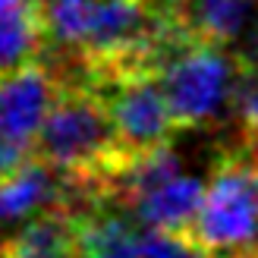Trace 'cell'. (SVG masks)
Returning <instances> with one entry per match:
<instances>
[{
    "label": "cell",
    "instance_id": "cell-1",
    "mask_svg": "<svg viewBox=\"0 0 258 258\" xmlns=\"http://www.w3.org/2000/svg\"><path fill=\"white\" fill-rule=\"evenodd\" d=\"M192 236L211 258H258V145L217 158Z\"/></svg>",
    "mask_w": 258,
    "mask_h": 258
},
{
    "label": "cell",
    "instance_id": "cell-2",
    "mask_svg": "<svg viewBox=\"0 0 258 258\" xmlns=\"http://www.w3.org/2000/svg\"><path fill=\"white\" fill-rule=\"evenodd\" d=\"M239 54L192 38L161 67V85L179 129L208 126L230 107L239 76Z\"/></svg>",
    "mask_w": 258,
    "mask_h": 258
},
{
    "label": "cell",
    "instance_id": "cell-3",
    "mask_svg": "<svg viewBox=\"0 0 258 258\" xmlns=\"http://www.w3.org/2000/svg\"><path fill=\"white\" fill-rule=\"evenodd\" d=\"M113 117V126L129 151H148L173 142L179 123L170 110V101L158 73L123 76L110 82H92Z\"/></svg>",
    "mask_w": 258,
    "mask_h": 258
},
{
    "label": "cell",
    "instance_id": "cell-4",
    "mask_svg": "<svg viewBox=\"0 0 258 258\" xmlns=\"http://www.w3.org/2000/svg\"><path fill=\"white\" fill-rule=\"evenodd\" d=\"M63 82L67 76L60 67L44 57L0 76V139L32 148Z\"/></svg>",
    "mask_w": 258,
    "mask_h": 258
},
{
    "label": "cell",
    "instance_id": "cell-5",
    "mask_svg": "<svg viewBox=\"0 0 258 258\" xmlns=\"http://www.w3.org/2000/svg\"><path fill=\"white\" fill-rule=\"evenodd\" d=\"M79 258H142V230L117 205L73 208Z\"/></svg>",
    "mask_w": 258,
    "mask_h": 258
},
{
    "label": "cell",
    "instance_id": "cell-6",
    "mask_svg": "<svg viewBox=\"0 0 258 258\" xmlns=\"http://www.w3.org/2000/svg\"><path fill=\"white\" fill-rule=\"evenodd\" d=\"M50 44L47 0H0V76L41 60Z\"/></svg>",
    "mask_w": 258,
    "mask_h": 258
},
{
    "label": "cell",
    "instance_id": "cell-7",
    "mask_svg": "<svg viewBox=\"0 0 258 258\" xmlns=\"http://www.w3.org/2000/svg\"><path fill=\"white\" fill-rule=\"evenodd\" d=\"M50 205H67L60 173L32 151L16 170L0 176V224L25 221Z\"/></svg>",
    "mask_w": 258,
    "mask_h": 258
},
{
    "label": "cell",
    "instance_id": "cell-8",
    "mask_svg": "<svg viewBox=\"0 0 258 258\" xmlns=\"http://www.w3.org/2000/svg\"><path fill=\"white\" fill-rule=\"evenodd\" d=\"M0 258H79L73 208L50 205L25 217L16 233L0 239Z\"/></svg>",
    "mask_w": 258,
    "mask_h": 258
},
{
    "label": "cell",
    "instance_id": "cell-9",
    "mask_svg": "<svg viewBox=\"0 0 258 258\" xmlns=\"http://www.w3.org/2000/svg\"><path fill=\"white\" fill-rule=\"evenodd\" d=\"M205 189H208V183H202V179L173 173L170 179L142 192L133 202V211L145 227L192 233V227L199 221V211L205 205Z\"/></svg>",
    "mask_w": 258,
    "mask_h": 258
},
{
    "label": "cell",
    "instance_id": "cell-10",
    "mask_svg": "<svg viewBox=\"0 0 258 258\" xmlns=\"http://www.w3.org/2000/svg\"><path fill=\"white\" fill-rule=\"evenodd\" d=\"M88 10H92V0H47V19H50L54 44L67 50H79L85 25H88Z\"/></svg>",
    "mask_w": 258,
    "mask_h": 258
},
{
    "label": "cell",
    "instance_id": "cell-11",
    "mask_svg": "<svg viewBox=\"0 0 258 258\" xmlns=\"http://www.w3.org/2000/svg\"><path fill=\"white\" fill-rule=\"evenodd\" d=\"M142 258H211L202 242L183 230H158L145 227L142 233Z\"/></svg>",
    "mask_w": 258,
    "mask_h": 258
},
{
    "label": "cell",
    "instance_id": "cell-12",
    "mask_svg": "<svg viewBox=\"0 0 258 258\" xmlns=\"http://www.w3.org/2000/svg\"><path fill=\"white\" fill-rule=\"evenodd\" d=\"M29 154H32V148H22V145H13V142L0 139V176H7L10 170H16Z\"/></svg>",
    "mask_w": 258,
    "mask_h": 258
}]
</instances>
